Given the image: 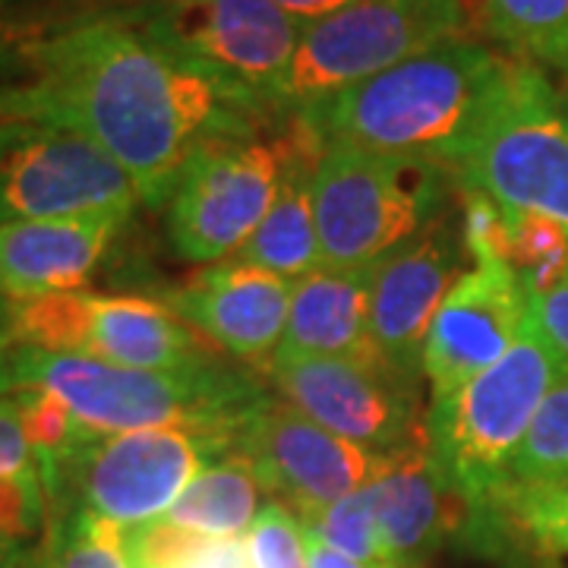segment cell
<instances>
[{
    "instance_id": "obj_35",
    "label": "cell",
    "mask_w": 568,
    "mask_h": 568,
    "mask_svg": "<svg viewBox=\"0 0 568 568\" xmlns=\"http://www.w3.org/2000/svg\"><path fill=\"white\" fill-rule=\"evenodd\" d=\"M306 566L310 568H369L357 559H351L335 547H328L316 530L306 528Z\"/></svg>"
},
{
    "instance_id": "obj_44",
    "label": "cell",
    "mask_w": 568,
    "mask_h": 568,
    "mask_svg": "<svg viewBox=\"0 0 568 568\" xmlns=\"http://www.w3.org/2000/svg\"><path fill=\"white\" fill-rule=\"evenodd\" d=\"M383 568H395V566H383Z\"/></svg>"
},
{
    "instance_id": "obj_33",
    "label": "cell",
    "mask_w": 568,
    "mask_h": 568,
    "mask_svg": "<svg viewBox=\"0 0 568 568\" xmlns=\"http://www.w3.org/2000/svg\"><path fill=\"white\" fill-rule=\"evenodd\" d=\"M528 310L530 316H534V323L540 325V332L568 361V278L556 284L547 294L530 297Z\"/></svg>"
},
{
    "instance_id": "obj_40",
    "label": "cell",
    "mask_w": 568,
    "mask_h": 568,
    "mask_svg": "<svg viewBox=\"0 0 568 568\" xmlns=\"http://www.w3.org/2000/svg\"><path fill=\"white\" fill-rule=\"evenodd\" d=\"M26 568H48L44 566V552H41V549H32V556H29V566Z\"/></svg>"
},
{
    "instance_id": "obj_36",
    "label": "cell",
    "mask_w": 568,
    "mask_h": 568,
    "mask_svg": "<svg viewBox=\"0 0 568 568\" xmlns=\"http://www.w3.org/2000/svg\"><path fill=\"white\" fill-rule=\"evenodd\" d=\"M17 351H20L17 338L0 323V395L17 392Z\"/></svg>"
},
{
    "instance_id": "obj_17",
    "label": "cell",
    "mask_w": 568,
    "mask_h": 568,
    "mask_svg": "<svg viewBox=\"0 0 568 568\" xmlns=\"http://www.w3.org/2000/svg\"><path fill=\"white\" fill-rule=\"evenodd\" d=\"M291 294V278L231 260L168 291L162 304L212 347L244 364H268L284 342Z\"/></svg>"
},
{
    "instance_id": "obj_9",
    "label": "cell",
    "mask_w": 568,
    "mask_h": 568,
    "mask_svg": "<svg viewBox=\"0 0 568 568\" xmlns=\"http://www.w3.org/2000/svg\"><path fill=\"white\" fill-rule=\"evenodd\" d=\"M234 446L193 429H133L92 436L48 499L51 511L82 506L121 528L164 518L193 477Z\"/></svg>"
},
{
    "instance_id": "obj_14",
    "label": "cell",
    "mask_w": 568,
    "mask_h": 568,
    "mask_svg": "<svg viewBox=\"0 0 568 568\" xmlns=\"http://www.w3.org/2000/svg\"><path fill=\"white\" fill-rule=\"evenodd\" d=\"M234 452L250 458L265 493L304 521H316L325 508L366 487L379 462V455L328 433L275 398L237 433Z\"/></svg>"
},
{
    "instance_id": "obj_8",
    "label": "cell",
    "mask_w": 568,
    "mask_h": 568,
    "mask_svg": "<svg viewBox=\"0 0 568 568\" xmlns=\"http://www.w3.org/2000/svg\"><path fill=\"white\" fill-rule=\"evenodd\" d=\"M130 17L183 61L282 114V85L301 26L272 0H142Z\"/></svg>"
},
{
    "instance_id": "obj_18",
    "label": "cell",
    "mask_w": 568,
    "mask_h": 568,
    "mask_svg": "<svg viewBox=\"0 0 568 568\" xmlns=\"http://www.w3.org/2000/svg\"><path fill=\"white\" fill-rule=\"evenodd\" d=\"M366 487L373 493L386 566L407 568L424 562L448 540L467 544L470 506L448 487L433 462L426 426L405 446L379 455L376 474Z\"/></svg>"
},
{
    "instance_id": "obj_20",
    "label": "cell",
    "mask_w": 568,
    "mask_h": 568,
    "mask_svg": "<svg viewBox=\"0 0 568 568\" xmlns=\"http://www.w3.org/2000/svg\"><path fill=\"white\" fill-rule=\"evenodd\" d=\"M278 133L284 142L282 186L275 193V203L268 205L263 224L253 231V237L234 260L297 282L323 265L313 209V171L325 142L297 114L282 118Z\"/></svg>"
},
{
    "instance_id": "obj_15",
    "label": "cell",
    "mask_w": 568,
    "mask_h": 568,
    "mask_svg": "<svg viewBox=\"0 0 568 568\" xmlns=\"http://www.w3.org/2000/svg\"><path fill=\"white\" fill-rule=\"evenodd\" d=\"M467 260L462 222L446 212L376 263L369 338L383 364L410 379L424 376L426 332Z\"/></svg>"
},
{
    "instance_id": "obj_13",
    "label": "cell",
    "mask_w": 568,
    "mask_h": 568,
    "mask_svg": "<svg viewBox=\"0 0 568 568\" xmlns=\"http://www.w3.org/2000/svg\"><path fill=\"white\" fill-rule=\"evenodd\" d=\"M265 373L287 405L373 455L405 446L424 429L414 379L379 361L275 351Z\"/></svg>"
},
{
    "instance_id": "obj_12",
    "label": "cell",
    "mask_w": 568,
    "mask_h": 568,
    "mask_svg": "<svg viewBox=\"0 0 568 568\" xmlns=\"http://www.w3.org/2000/svg\"><path fill=\"white\" fill-rule=\"evenodd\" d=\"M133 178L67 123L0 118V224L123 212L140 205Z\"/></svg>"
},
{
    "instance_id": "obj_43",
    "label": "cell",
    "mask_w": 568,
    "mask_h": 568,
    "mask_svg": "<svg viewBox=\"0 0 568 568\" xmlns=\"http://www.w3.org/2000/svg\"><path fill=\"white\" fill-rule=\"evenodd\" d=\"M562 95H566V104H568V89H566V92H562Z\"/></svg>"
},
{
    "instance_id": "obj_4",
    "label": "cell",
    "mask_w": 568,
    "mask_h": 568,
    "mask_svg": "<svg viewBox=\"0 0 568 568\" xmlns=\"http://www.w3.org/2000/svg\"><path fill=\"white\" fill-rule=\"evenodd\" d=\"M26 386L58 395L95 436L174 426L219 436L231 446L272 398L253 373L224 361L183 369H133L20 345L17 388Z\"/></svg>"
},
{
    "instance_id": "obj_34",
    "label": "cell",
    "mask_w": 568,
    "mask_h": 568,
    "mask_svg": "<svg viewBox=\"0 0 568 568\" xmlns=\"http://www.w3.org/2000/svg\"><path fill=\"white\" fill-rule=\"evenodd\" d=\"M272 3L304 29V26H313V22L325 20V17H332L338 10H345V7L357 3V0H272Z\"/></svg>"
},
{
    "instance_id": "obj_27",
    "label": "cell",
    "mask_w": 568,
    "mask_h": 568,
    "mask_svg": "<svg viewBox=\"0 0 568 568\" xmlns=\"http://www.w3.org/2000/svg\"><path fill=\"white\" fill-rule=\"evenodd\" d=\"M515 484L568 487V373L549 388L511 465Z\"/></svg>"
},
{
    "instance_id": "obj_37",
    "label": "cell",
    "mask_w": 568,
    "mask_h": 568,
    "mask_svg": "<svg viewBox=\"0 0 568 568\" xmlns=\"http://www.w3.org/2000/svg\"><path fill=\"white\" fill-rule=\"evenodd\" d=\"M22 80V61L20 51H10L0 44V102L10 95V89Z\"/></svg>"
},
{
    "instance_id": "obj_29",
    "label": "cell",
    "mask_w": 568,
    "mask_h": 568,
    "mask_svg": "<svg viewBox=\"0 0 568 568\" xmlns=\"http://www.w3.org/2000/svg\"><path fill=\"white\" fill-rule=\"evenodd\" d=\"M304 525L310 530H316L328 547H335L338 552L351 556V559H357V562H364L369 568L386 566L369 487H361L357 493H351L342 503L325 508L316 521H304Z\"/></svg>"
},
{
    "instance_id": "obj_21",
    "label": "cell",
    "mask_w": 568,
    "mask_h": 568,
    "mask_svg": "<svg viewBox=\"0 0 568 568\" xmlns=\"http://www.w3.org/2000/svg\"><path fill=\"white\" fill-rule=\"evenodd\" d=\"M373 272L376 263L354 268L320 265L316 272L297 278L278 351L345 361H379L369 338Z\"/></svg>"
},
{
    "instance_id": "obj_2",
    "label": "cell",
    "mask_w": 568,
    "mask_h": 568,
    "mask_svg": "<svg viewBox=\"0 0 568 568\" xmlns=\"http://www.w3.org/2000/svg\"><path fill=\"white\" fill-rule=\"evenodd\" d=\"M506 63L480 41L446 39L294 114L323 142L443 164L458 178Z\"/></svg>"
},
{
    "instance_id": "obj_6",
    "label": "cell",
    "mask_w": 568,
    "mask_h": 568,
    "mask_svg": "<svg viewBox=\"0 0 568 568\" xmlns=\"http://www.w3.org/2000/svg\"><path fill=\"white\" fill-rule=\"evenodd\" d=\"M458 186L568 227V104L544 67L508 58Z\"/></svg>"
},
{
    "instance_id": "obj_31",
    "label": "cell",
    "mask_w": 568,
    "mask_h": 568,
    "mask_svg": "<svg viewBox=\"0 0 568 568\" xmlns=\"http://www.w3.org/2000/svg\"><path fill=\"white\" fill-rule=\"evenodd\" d=\"M48 493L39 467L0 477V544L29 547L48 525Z\"/></svg>"
},
{
    "instance_id": "obj_28",
    "label": "cell",
    "mask_w": 568,
    "mask_h": 568,
    "mask_svg": "<svg viewBox=\"0 0 568 568\" xmlns=\"http://www.w3.org/2000/svg\"><path fill=\"white\" fill-rule=\"evenodd\" d=\"M503 511L530 549L544 556H568V487L511 484Z\"/></svg>"
},
{
    "instance_id": "obj_10",
    "label": "cell",
    "mask_w": 568,
    "mask_h": 568,
    "mask_svg": "<svg viewBox=\"0 0 568 568\" xmlns=\"http://www.w3.org/2000/svg\"><path fill=\"white\" fill-rule=\"evenodd\" d=\"M467 10L407 7L392 0H357L345 10L301 29L282 85V114L338 95L388 67L446 39H462Z\"/></svg>"
},
{
    "instance_id": "obj_39",
    "label": "cell",
    "mask_w": 568,
    "mask_h": 568,
    "mask_svg": "<svg viewBox=\"0 0 568 568\" xmlns=\"http://www.w3.org/2000/svg\"><path fill=\"white\" fill-rule=\"evenodd\" d=\"M407 7H439V10H467V0H392Z\"/></svg>"
},
{
    "instance_id": "obj_42",
    "label": "cell",
    "mask_w": 568,
    "mask_h": 568,
    "mask_svg": "<svg viewBox=\"0 0 568 568\" xmlns=\"http://www.w3.org/2000/svg\"><path fill=\"white\" fill-rule=\"evenodd\" d=\"M3 310H7V301L0 297V323H3Z\"/></svg>"
},
{
    "instance_id": "obj_23",
    "label": "cell",
    "mask_w": 568,
    "mask_h": 568,
    "mask_svg": "<svg viewBox=\"0 0 568 568\" xmlns=\"http://www.w3.org/2000/svg\"><path fill=\"white\" fill-rule=\"evenodd\" d=\"M477 13L508 58L568 73V0H477Z\"/></svg>"
},
{
    "instance_id": "obj_41",
    "label": "cell",
    "mask_w": 568,
    "mask_h": 568,
    "mask_svg": "<svg viewBox=\"0 0 568 568\" xmlns=\"http://www.w3.org/2000/svg\"><path fill=\"white\" fill-rule=\"evenodd\" d=\"M549 559H552V556H549ZM549 559H544L540 566H534V568H556V566H552V562H549Z\"/></svg>"
},
{
    "instance_id": "obj_5",
    "label": "cell",
    "mask_w": 568,
    "mask_h": 568,
    "mask_svg": "<svg viewBox=\"0 0 568 568\" xmlns=\"http://www.w3.org/2000/svg\"><path fill=\"white\" fill-rule=\"evenodd\" d=\"M458 178L443 164L325 142L313 171V209L323 265L379 263L446 215Z\"/></svg>"
},
{
    "instance_id": "obj_19",
    "label": "cell",
    "mask_w": 568,
    "mask_h": 568,
    "mask_svg": "<svg viewBox=\"0 0 568 568\" xmlns=\"http://www.w3.org/2000/svg\"><path fill=\"white\" fill-rule=\"evenodd\" d=\"M123 212L0 224V297L39 301L77 294L95 278L121 234Z\"/></svg>"
},
{
    "instance_id": "obj_38",
    "label": "cell",
    "mask_w": 568,
    "mask_h": 568,
    "mask_svg": "<svg viewBox=\"0 0 568 568\" xmlns=\"http://www.w3.org/2000/svg\"><path fill=\"white\" fill-rule=\"evenodd\" d=\"M32 547H13V544H0V568H26L29 566Z\"/></svg>"
},
{
    "instance_id": "obj_3",
    "label": "cell",
    "mask_w": 568,
    "mask_h": 568,
    "mask_svg": "<svg viewBox=\"0 0 568 568\" xmlns=\"http://www.w3.org/2000/svg\"><path fill=\"white\" fill-rule=\"evenodd\" d=\"M568 373V361L552 347L528 310L518 342L506 357L448 395H436L426 410V443L448 487L470 506L465 547L484 556H511L521 547L518 530L503 511L515 455L537 410Z\"/></svg>"
},
{
    "instance_id": "obj_26",
    "label": "cell",
    "mask_w": 568,
    "mask_h": 568,
    "mask_svg": "<svg viewBox=\"0 0 568 568\" xmlns=\"http://www.w3.org/2000/svg\"><path fill=\"white\" fill-rule=\"evenodd\" d=\"M54 515L58 518L41 547L48 568H136L121 525L82 506L61 508Z\"/></svg>"
},
{
    "instance_id": "obj_30",
    "label": "cell",
    "mask_w": 568,
    "mask_h": 568,
    "mask_svg": "<svg viewBox=\"0 0 568 568\" xmlns=\"http://www.w3.org/2000/svg\"><path fill=\"white\" fill-rule=\"evenodd\" d=\"M250 568H310L306 566V525L301 515L268 499L244 537Z\"/></svg>"
},
{
    "instance_id": "obj_22",
    "label": "cell",
    "mask_w": 568,
    "mask_h": 568,
    "mask_svg": "<svg viewBox=\"0 0 568 568\" xmlns=\"http://www.w3.org/2000/svg\"><path fill=\"white\" fill-rule=\"evenodd\" d=\"M265 496L268 493L250 458L241 452H227L193 477L164 521L200 537H246L250 525L268 503Z\"/></svg>"
},
{
    "instance_id": "obj_11",
    "label": "cell",
    "mask_w": 568,
    "mask_h": 568,
    "mask_svg": "<svg viewBox=\"0 0 568 568\" xmlns=\"http://www.w3.org/2000/svg\"><path fill=\"white\" fill-rule=\"evenodd\" d=\"M284 142L275 136H224L205 142L181 171L164 205V231L186 263L237 256L263 224L282 186Z\"/></svg>"
},
{
    "instance_id": "obj_16",
    "label": "cell",
    "mask_w": 568,
    "mask_h": 568,
    "mask_svg": "<svg viewBox=\"0 0 568 568\" xmlns=\"http://www.w3.org/2000/svg\"><path fill=\"white\" fill-rule=\"evenodd\" d=\"M528 294L503 263H474L452 284L436 310L424 345V376L436 395H448L484 373L521 335Z\"/></svg>"
},
{
    "instance_id": "obj_24",
    "label": "cell",
    "mask_w": 568,
    "mask_h": 568,
    "mask_svg": "<svg viewBox=\"0 0 568 568\" xmlns=\"http://www.w3.org/2000/svg\"><path fill=\"white\" fill-rule=\"evenodd\" d=\"M136 568H250L244 537H200L171 521L123 528Z\"/></svg>"
},
{
    "instance_id": "obj_32",
    "label": "cell",
    "mask_w": 568,
    "mask_h": 568,
    "mask_svg": "<svg viewBox=\"0 0 568 568\" xmlns=\"http://www.w3.org/2000/svg\"><path fill=\"white\" fill-rule=\"evenodd\" d=\"M36 452L29 446L26 426H22V410L17 395H0V477L32 470Z\"/></svg>"
},
{
    "instance_id": "obj_7",
    "label": "cell",
    "mask_w": 568,
    "mask_h": 568,
    "mask_svg": "<svg viewBox=\"0 0 568 568\" xmlns=\"http://www.w3.org/2000/svg\"><path fill=\"white\" fill-rule=\"evenodd\" d=\"M3 325L22 347L133 369H183L222 361L200 332L152 297L77 291L39 301H7Z\"/></svg>"
},
{
    "instance_id": "obj_25",
    "label": "cell",
    "mask_w": 568,
    "mask_h": 568,
    "mask_svg": "<svg viewBox=\"0 0 568 568\" xmlns=\"http://www.w3.org/2000/svg\"><path fill=\"white\" fill-rule=\"evenodd\" d=\"M503 265H508L528 301L547 294L568 278V227L534 212L508 209Z\"/></svg>"
},
{
    "instance_id": "obj_1",
    "label": "cell",
    "mask_w": 568,
    "mask_h": 568,
    "mask_svg": "<svg viewBox=\"0 0 568 568\" xmlns=\"http://www.w3.org/2000/svg\"><path fill=\"white\" fill-rule=\"evenodd\" d=\"M22 80L0 118L67 123L95 140L162 209L205 142L282 121L152 39L130 13L63 26L20 51Z\"/></svg>"
}]
</instances>
